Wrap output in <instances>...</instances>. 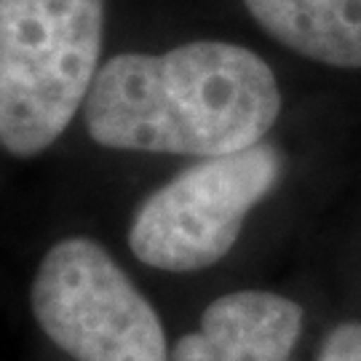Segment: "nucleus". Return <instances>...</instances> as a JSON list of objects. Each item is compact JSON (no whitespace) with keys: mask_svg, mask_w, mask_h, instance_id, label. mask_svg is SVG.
<instances>
[{"mask_svg":"<svg viewBox=\"0 0 361 361\" xmlns=\"http://www.w3.org/2000/svg\"><path fill=\"white\" fill-rule=\"evenodd\" d=\"M279 113L281 91L268 62L222 40L113 56L83 104L89 137L102 147L195 158L259 145Z\"/></svg>","mask_w":361,"mask_h":361,"instance_id":"nucleus-1","label":"nucleus"},{"mask_svg":"<svg viewBox=\"0 0 361 361\" xmlns=\"http://www.w3.org/2000/svg\"><path fill=\"white\" fill-rule=\"evenodd\" d=\"M104 0H0V147L49 150L99 73Z\"/></svg>","mask_w":361,"mask_h":361,"instance_id":"nucleus-2","label":"nucleus"},{"mask_svg":"<svg viewBox=\"0 0 361 361\" xmlns=\"http://www.w3.org/2000/svg\"><path fill=\"white\" fill-rule=\"evenodd\" d=\"M281 155L271 145L204 158L145 198L129 228L134 257L171 273L204 271L238 241L244 219L271 193Z\"/></svg>","mask_w":361,"mask_h":361,"instance_id":"nucleus-3","label":"nucleus"},{"mask_svg":"<svg viewBox=\"0 0 361 361\" xmlns=\"http://www.w3.org/2000/svg\"><path fill=\"white\" fill-rule=\"evenodd\" d=\"M30 300L40 329L75 361H169L158 313L91 238L54 244Z\"/></svg>","mask_w":361,"mask_h":361,"instance_id":"nucleus-4","label":"nucleus"},{"mask_svg":"<svg viewBox=\"0 0 361 361\" xmlns=\"http://www.w3.org/2000/svg\"><path fill=\"white\" fill-rule=\"evenodd\" d=\"M300 329L302 308L289 297L241 289L217 297L169 361H289Z\"/></svg>","mask_w":361,"mask_h":361,"instance_id":"nucleus-5","label":"nucleus"},{"mask_svg":"<svg viewBox=\"0 0 361 361\" xmlns=\"http://www.w3.org/2000/svg\"><path fill=\"white\" fill-rule=\"evenodd\" d=\"M271 38L329 67H361V0H244Z\"/></svg>","mask_w":361,"mask_h":361,"instance_id":"nucleus-6","label":"nucleus"},{"mask_svg":"<svg viewBox=\"0 0 361 361\" xmlns=\"http://www.w3.org/2000/svg\"><path fill=\"white\" fill-rule=\"evenodd\" d=\"M319 361H361V324H343L326 337Z\"/></svg>","mask_w":361,"mask_h":361,"instance_id":"nucleus-7","label":"nucleus"}]
</instances>
